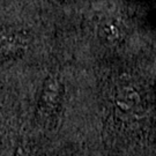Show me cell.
Segmentation results:
<instances>
[{
	"label": "cell",
	"mask_w": 156,
	"mask_h": 156,
	"mask_svg": "<svg viewBox=\"0 0 156 156\" xmlns=\"http://www.w3.org/2000/svg\"><path fill=\"white\" fill-rule=\"evenodd\" d=\"M68 80L62 71L56 69L48 73L42 82L38 98L35 102L31 124L41 135V139H56L60 129L65 110L68 105Z\"/></svg>",
	"instance_id": "cell-1"
},
{
	"label": "cell",
	"mask_w": 156,
	"mask_h": 156,
	"mask_svg": "<svg viewBox=\"0 0 156 156\" xmlns=\"http://www.w3.org/2000/svg\"><path fill=\"white\" fill-rule=\"evenodd\" d=\"M50 145L17 146L1 147L0 156H87L78 146H52L53 140H49Z\"/></svg>",
	"instance_id": "cell-2"
}]
</instances>
